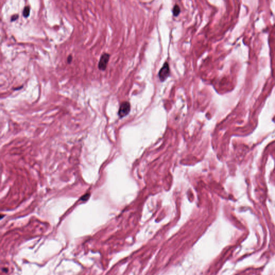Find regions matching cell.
<instances>
[{
    "label": "cell",
    "mask_w": 275,
    "mask_h": 275,
    "mask_svg": "<svg viewBox=\"0 0 275 275\" xmlns=\"http://www.w3.org/2000/svg\"><path fill=\"white\" fill-rule=\"evenodd\" d=\"M110 59V54L107 53H103L100 58L98 62V69L100 70H105L107 67L108 62Z\"/></svg>",
    "instance_id": "obj_1"
},
{
    "label": "cell",
    "mask_w": 275,
    "mask_h": 275,
    "mask_svg": "<svg viewBox=\"0 0 275 275\" xmlns=\"http://www.w3.org/2000/svg\"><path fill=\"white\" fill-rule=\"evenodd\" d=\"M170 75V69L167 62H165L159 73V77L161 81H165Z\"/></svg>",
    "instance_id": "obj_2"
},
{
    "label": "cell",
    "mask_w": 275,
    "mask_h": 275,
    "mask_svg": "<svg viewBox=\"0 0 275 275\" xmlns=\"http://www.w3.org/2000/svg\"><path fill=\"white\" fill-rule=\"evenodd\" d=\"M180 12H181V9L179 6L178 5H175L172 10L173 15L175 16V17H177V16L179 15Z\"/></svg>",
    "instance_id": "obj_4"
},
{
    "label": "cell",
    "mask_w": 275,
    "mask_h": 275,
    "mask_svg": "<svg viewBox=\"0 0 275 275\" xmlns=\"http://www.w3.org/2000/svg\"><path fill=\"white\" fill-rule=\"evenodd\" d=\"M30 8L29 6H26L24 8V9L23 10V15L25 17H28L30 15Z\"/></svg>",
    "instance_id": "obj_5"
},
{
    "label": "cell",
    "mask_w": 275,
    "mask_h": 275,
    "mask_svg": "<svg viewBox=\"0 0 275 275\" xmlns=\"http://www.w3.org/2000/svg\"><path fill=\"white\" fill-rule=\"evenodd\" d=\"M18 15H14V16H12V17H11V21H12H12H16V19L18 18Z\"/></svg>",
    "instance_id": "obj_6"
},
{
    "label": "cell",
    "mask_w": 275,
    "mask_h": 275,
    "mask_svg": "<svg viewBox=\"0 0 275 275\" xmlns=\"http://www.w3.org/2000/svg\"><path fill=\"white\" fill-rule=\"evenodd\" d=\"M131 110V105L128 102H123L120 106L118 115L120 118L124 117L128 115Z\"/></svg>",
    "instance_id": "obj_3"
},
{
    "label": "cell",
    "mask_w": 275,
    "mask_h": 275,
    "mask_svg": "<svg viewBox=\"0 0 275 275\" xmlns=\"http://www.w3.org/2000/svg\"><path fill=\"white\" fill-rule=\"evenodd\" d=\"M72 60H73V57H72V55H69L67 57V62H68V63L70 64V62H72Z\"/></svg>",
    "instance_id": "obj_7"
}]
</instances>
